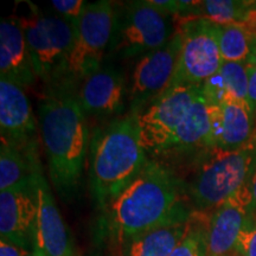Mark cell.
<instances>
[{
	"label": "cell",
	"mask_w": 256,
	"mask_h": 256,
	"mask_svg": "<svg viewBox=\"0 0 256 256\" xmlns=\"http://www.w3.org/2000/svg\"><path fill=\"white\" fill-rule=\"evenodd\" d=\"M38 124L52 186L63 200L78 194L89 153L88 118L78 84L62 78L44 87L38 102Z\"/></svg>",
	"instance_id": "1"
},
{
	"label": "cell",
	"mask_w": 256,
	"mask_h": 256,
	"mask_svg": "<svg viewBox=\"0 0 256 256\" xmlns=\"http://www.w3.org/2000/svg\"><path fill=\"white\" fill-rule=\"evenodd\" d=\"M183 182L168 166L148 159L145 168L106 209L112 236L122 246L165 224L194 216Z\"/></svg>",
	"instance_id": "2"
},
{
	"label": "cell",
	"mask_w": 256,
	"mask_h": 256,
	"mask_svg": "<svg viewBox=\"0 0 256 256\" xmlns=\"http://www.w3.org/2000/svg\"><path fill=\"white\" fill-rule=\"evenodd\" d=\"M138 120L142 145L151 154L210 147L209 104L202 86H172L139 114Z\"/></svg>",
	"instance_id": "3"
},
{
	"label": "cell",
	"mask_w": 256,
	"mask_h": 256,
	"mask_svg": "<svg viewBox=\"0 0 256 256\" xmlns=\"http://www.w3.org/2000/svg\"><path fill=\"white\" fill-rule=\"evenodd\" d=\"M138 118L127 112L96 127L92 134L89 188L100 209H107L148 162Z\"/></svg>",
	"instance_id": "4"
},
{
	"label": "cell",
	"mask_w": 256,
	"mask_h": 256,
	"mask_svg": "<svg viewBox=\"0 0 256 256\" xmlns=\"http://www.w3.org/2000/svg\"><path fill=\"white\" fill-rule=\"evenodd\" d=\"M25 4L28 11L16 18L23 28L37 78L48 87L66 76L75 30L57 14H44L30 2Z\"/></svg>",
	"instance_id": "5"
},
{
	"label": "cell",
	"mask_w": 256,
	"mask_h": 256,
	"mask_svg": "<svg viewBox=\"0 0 256 256\" xmlns=\"http://www.w3.org/2000/svg\"><path fill=\"white\" fill-rule=\"evenodd\" d=\"M114 28L108 57L132 58L165 46L177 32V19L150 0L114 2Z\"/></svg>",
	"instance_id": "6"
},
{
	"label": "cell",
	"mask_w": 256,
	"mask_h": 256,
	"mask_svg": "<svg viewBox=\"0 0 256 256\" xmlns=\"http://www.w3.org/2000/svg\"><path fill=\"white\" fill-rule=\"evenodd\" d=\"M256 162V144L238 151L208 150L186 194L197 212L215 210L247 183Z\"/></svg>",
	"instance_id": "7"
},
{
	"label": "cell",
	"mask_w": 256,
	"mask_h": 256,
	"mask_svg": "<svg viewBox=\"0 0 256 256\" xmlns=\"http://www.w3.org/2000/svg\"><path fill=\"white\" fill-rule=\"evenodd\" d=\"M114 2L98 0L87 5L72 25L75 40L63 78L80 84L104 64L114 28Z\"/></svg>",
	"instance_id": "8"
},
{
	"label": "cell",
	"mask_w": 256,
	"mask_h": 256,
	"mask_svg": "<svg viewBox=\"0 0 256 256\" xmlns=\"http://www.w3.org/2000/svg\"><path fill=\"white\" fill-rule=\"evenodd\" d=\"M217 28L218 24L206 18L177 20L183 46L170 87L176 84L202 86L220 68L223 60L220 52Z\"/></svg>",
	"instance_id": "9"
},
{
	"label": "cell",
	"mask_w": 256,
	"mask_h": 256,
	"mask_svg": "<svg viewBox=\"0 0 256 256\" xmlns=\"http://www.w3.org/2000/svg\"><path fill=\"white\" fill-rule=\"evenodd\" d=\"M183 37L178 31L165 46L140 57L133 70L128 110L142 114L171 84L180 55Z\"/></svg>",
	"instance_id": "10"
},
{
	"label": "cell",
	"mask_w": 256,
	"mask_h": 256,
	"mask_svg": "<svg viewBox=\"0 0 256 256\" xmlns=\"http://www.w3.org/2000/svg\"><path fill=\"white\" fill-rule=\"evenodd\" d=\"M2 140L32 156H40L38 124L24 88L0 78Z\"/></svg>",
	"instance_id": "11"
},
{
	"label": "cell",
	"mask_w": 256,
	"mask_h": 256,
	"mask_svg": "<svg viewBox=\"0 0 256 256\" xmlns=\"http://www.w3.org/2000/svg\"><path fill=\"white\" fill-rule=\"evenodd\" d=\"M38 217V183L0 191V236L25 252L34 247Z\"/></svg>",
	"instance_id": "12"
},
{
	"label": "cell",
	"mask_w": 256,
	"mask_h": 256,
	"mask_svg": "<svg viewBox=\"0 0 256 256\" xmlns=\"http://www.w3.org/2000/svg\"><path fill=\"white\" fill-rule=\"evenodd\" d=\"M78 96L87 118L120 116L128 98L124 72L113 64L104 63L78 86Z\"/></svg>",
	"instance_id": "13"
},
{
	"label": "cell",
	"mask_w": 256,
	"mask_h": 256,
	"mask_svg": "<svg viewBox=\"0 0 256 256\" xmlns=\"http://www.w3.org/2000/svg\"><path fill=\"white\" fill-rule=\"evenodd\" d=\"M209 148L238 151L254 142L256 116L248 102L228 101L209 104Z\"/></svg>",
	"instance_id": "14"
},
{
	"label": "cell",
	"mask_w": 256,
	"mask_h": 256,
	"mask_svg": "<svg viewBox=\"0 0 256 256\" xmlns=\"http://www.w3.org/2000/svg\"><path fill=\"white\" fill-rule=\"evenodd\" d=\"M252 212L247 183L211 214L208 226L209 256H234L240 232Z\"/></svg>",
	"instance_id": "15"
},
{
	"label": "cell",
	"mask_w": 256,
	"mask_h": 256,
	"mask_svg": "<svg viewBox=\"0 0 256 256\" xmlns=\"http://www.w3.org/2000/svg\"><path fill=\"white\" fill-rule=\"evenodd\" d=\"M34 249L43 256H78L72 234L44 174L38 178V217Z\"/></svg>",
	"instance_id": "16"
},
{
	"label": "cell",
	"mask_w": 256,
	"mask_h": 256,
	"mask_svg": "<svg viewBox=\"0 0 256 256\" xmlns=\"http://www.w3.org/2000/svg\"><path fill=\"white\" fill-rule=\"evenodd\" d=\"M0 78L22 88L31 87L38 80L23 28L16 16L0 22Z\"/></svg>",
	"instance_id": "17"
},
{
	"label": "cell",
	"mask_w": 256,
	"mask_h": 256,
	"mask_svg": "<svg viewBox=\"0 0 256 256\" xmlns=\"http://www.w3.org/2000/svg\"><path fill=\"white\" fill-rule=\"evenodd\" d=\"M192 218L194 216L142 234L121 246V252L124 256H170L188 234Z\"/></svg>",
	"instance_id": "18"
},
{
	"label": "cell",
	"mask_w": 256,
	"mask_h": 256,
	"mask_svg": "<svg viewBox=\"0 0 256 256\" xmlns=\"http://www.w3.org/2000/svg\"><path fill=\"white\" fill-rule=\"evenodd\" d=\"M202 89L209 104L248 102L247 63L223 62L220 68L202 84Z\"/></svg>",
	"instance_id": "19"
},
{
	"label": "cell",
	"mask_w": 256,
	"mask_h": 256,
	"mask_svg": "<svg viewBox=\"0 0 256 256\" xmlns=\"http://www.w3.org/2000/svg\"><path fill=\"white\" fill-rule=\"evenodd\" d=\"M43 174L40 158L32 156L2 140L0 146V191L37 185Z\"/></svg>",
	"instance_id": "20"
},
{
	"label": "cell",
	"mask_w": 256,
	"mask_h": 256,
	"mask_svg": "<svg viewBox=\"0 0 256 256\" xmlns=\"http://www.w3.org/2000/svg\"><path fill=\"white\" fill-rule=\"evenodd\" d=\"M250 34L240 25H220L217 28L220 52L223 62L247 63Z\"/></svg>",
	"instance_id": "21"
},
{
	"label": "cell",
	"mask_w": 256,
	"mask_h": 256,
	"mask_svg": "<svg viewBox=\"0 0 256 256\" xmlns=\"http://www.w3.org/2000/svg\"><path fill=\"white\" fill-rule=\"evenodd\" d=\"M208 226L209 220L204 222L194 214L188 234L170 256H209Z\"/></svg>",
	"instance_id": "22"
},
{
	"label": "cell",
	"mask_w": 256,
	"mask_h": 256,
	"mask_svg": "<svg viewBox=\"0 0 256 256\" xmlns=\"http://www.w3.org/2000/svg\"><path fill=\"white\" fill-rule=\"evenodd\" d=\"M235 255L256 256V215H250L240 232L235 246Z\"/></svg>",
	"instance_id": "23"
},
{
	"label": "cell",
	"mask_w": 256,
	"mask_h": 256,
	"mask_svg": "<svg viewBox=\"0 0 256 256\" xmlns=\"http://www.w3.org/2000/svg\"><path fill=\"white\" fill-rule=\"evenodd\" d=\"M87 5L88 2L83 0H52L51 2V6L55 10V14L66 19L72 25L81 18Z\"/></svg>",
	"instance_id": "24"
},
{
	"label": "cell",
	"mask_w": 256,
	"mask_h": 256,
	"mask_svg": "<svg viewBox=\"0 0 256 256\" xmlns=\"http://www.w3.org/2000/svg\"><path fill=\"white\" fill-rule=\"evenodd\" d=\"M248 76V104L256 116V66L247 63Z\"/></svg>",
	"instance_id": "25"
},
{
	"label": "cell",
	"mask_w": 256,
	"mask_h": 256,
	"mask_svg": "<svg viewBox=\"0 0 256 256\" xmlns=\"http://www.w3.org/2000/svg\"><path fill=\"white\" fill-rule=\"evenodd\" d=\"M25 250L12 243L0 240V256H24Z\"/></svg>",
	"instance_id": "26"
},
{
	"label": "cell",
	"mask_w": 256,
	"mask_h": 256,
	"mask_svg": "<svg viewBox=\"0 0 256 256\" xmlns=\"http://www.w3.org/2000/svg\"><path fill=\"white\" fill-rule=\"evenodd\" d=\"M247 185L252 194V215H256V162L249 174Z\"/></svg>",
	"instance_id": "27"
},
{
	"label": "cell",
	"mask_w": 256,
	"mask_h": 256,
	"mask_svg": "<svg viewBox=\"0 0 256 256\" xmlns=\"http://www.w3.org/2000/svg\"><path fill=\"white\" fill-rule=\"evenodd\" d=\"M249 48H250V52H249L247 63L256 66V34H250V37H249Z\"/></svg>",
	"instance_id": "28"
},
{
	"label": "cell",
	"mask_w": 256,
	"mask_h": 256,
	"mask_svg": "<svg viewBox=\"0 0 256 256\" xmlns=\"http://www.w3.org/2000/svg\"><path fill=\"white\" fill-rule=\"evenodd\" d=\"M24 256H43V255H42L38 250H36V249H34L32 252H25Z\"/></svg>",
	"instance_id": "29"
},
{
	"label": "cell",
	"mask_w": 256,
	"mask_h": 256,
	"mask_svg": "<svg viewBox=\"0 0 256 256\" xmlns=\"http://www.w3.org/2000/svg\"><path fill=\"white\" fill-rule=\"evenodd\" d=\"M115 256H124V254H122V252H120L119 255H115Z\"/></svg>",
	"instance_id": "30"
},
{
	"label": "cell",
	"mask_w": 256,
	"mask_h": 256,
	"mask_svg": "<svg viewBox=\"0 0 256 256\" xmlns=\"http://www.w3.org/2000/svg\"><path fill=\"white\" fill-rule=\"evenodd\" d=\"M254 142L256 144V133H255V136H254Z\"/></svg>",
	"instance_id": "31"
},
{
	"label": "cell",
	"mask_w": 256,
	"mask_h": 256,
	"mask_svg": "<svg viewBox=\"0 0 256 256\" xmlns=\"http://www.w3.org/2000/svg\"><path fill=\"white\" fill-rule=\"evenodd\" d=\"M234 256H238V255H234Z\"/></svg>",
	"instance_id": "32"
}]
</instances>
